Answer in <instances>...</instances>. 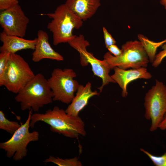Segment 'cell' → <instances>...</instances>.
I'll return each mask as SVG.
<instances>
[{"mask_svg": "<svg viewBox=\"0 0 166 166\" xmlns=\"http://www.w3.org/2000/svg\"><path fill=\"white\" fill-rule=\"evenodd\" d=\"M140 150L146 154L156 166H166V152L160 156H154L143 148Z\"/></svg>", "mask_w": 166, "mask_h": 166, "instance_id": "ffe728a7", "label": "cell"}, {"mask_svg": "<svg viewBox=\"0 0 166 166\" xmlns=\"http://www.w3.org/2000/svg\"><path fill=\"white\" fill-rule=\"evenodd\" d=\"M6 52L0 53V86H1L6 70L10 54Z\"/></svg>", "mask_w": 166, "mask_h": 166, "instance_id": "d6986e66", "label": "cell"}, {"mask_svg": "<svg viewBox=\"0 0 166 166\" xmlns=\"http://www.w3.org/2000/svg\"><path fill=\"white\" fill-rule=\"evenodd\" d=\"M21 126L17 121H10L6 118L4 113L2 110L0 111V129L7 132L11 135Z\"/></svg>", "mask_w": 166, "mask_h": 166, "instance_id": "e0dca14e", "label": "cell"}, {"mask_svg": "<svg viewBox=\"0 0 166 166\" xmlns=\"http://www.w3.org/2000/svg\"><path fill=\"white\" fill-rule=\"evenodd\" d=\"M29 22V18L18 4L0 13L1 26L3 31L8 35L23 38Z\"/></svg>", "mask_w": 166, "mask_h": 166, "instance_id": "30bf717a", "label": "cell"}, {"mask_svg": "<svg viewBox=\"0 0 166 166\" xmlns=\"http://www.w3.org/2000/svg\"><path fill=\"white\" fill-rule=\"evenodd\" d=\"M53 97L48 80L38 73L18 92L14 99L20 103L22 110L38 112L45 105L52 103Z\"/></svg>", "mask_w": 166, "mask_h": 166, "instance_id": "7a4b0ae2", "label": "cell"}, {"mask_svg": "<svg viewBox=\"0 0 166 166\" xmlns=\"http://www.w3.org/2000/svg\"><path fill=\"white\" fill-rule=\"evenodd\" d=\"M144 117L151 120L150 131L156 130L166 114V86L156 79V84L146 93Z\"/></svg>", "mask_w": 166, "mask_h": 166, "instance_id": "ba28073f", "label": "cell"}, {"mask_svg": "<svg viewBox=\"0 0 166 166\" xmlns=\"http://www.w3.org/2000/svg\"><path fill=\"white\" fill-rule=\"evenodd\" d=\"M122 53L118 56L106 53L104 60L111 70L115 67L127 69L146 67L149 62L147 52L139 41L127 42L121 46Z\"/></svg>", "mask_w": 166, "mask_h": 166, "instance_id": "277c9868", "label": "cell"}, {"mask_svg": "<svg viewBox=\"0 0 166 166\" xmlns=\"http://www.w3.org/2000/svg\"><path fill=\"white\" fill-rule=\"evenodd\" d=\"M160 3L161 4L164 6L165 9H166V0H160Z\"/></svg>", "mask_w": 166, "mask_h": 166, "instance_id": "484cf974", "label": "cell"}, {"mask_svg": "<svg viewBox=\"0 0 166 166\" xmlns=\"http://www.w3.org/2000/svg\"><path fill=\"white\" fill-rule=\"evenodd\" d=\"M32 111V109L30 110L25 122L21 123V127L9 140L0 143V148L6 152L8 158L13 157L15 161H20L27 155V146L30 142L37 141L39 139V134L38 131L30 132L29 130Z\"/></svg>", "mask_w": 166, "mask_h": 166, "instance_id": "52a82bcc", "label": "cell"}, {"mask_svg": "<svg viewBox=\"0 0 166 166\" xmlns=\"http://www.w3.org/2000/svg\"><path fill=\"white\" fill-rule=\"evenodd\" d=\"M77 76L71 69L55 68L48 80L53 94V101H59L66 104L70 103L79 84L73 78Z\"/></svg>", "mask_w": 166, "mask_h": 166, "instance_id": "8992f818", "label": "cell"}, {"mask_svg": "<svg viewBox=\"0 0 166 166\" xmlns=\"http://www.w3.org/2000/svg\"><path fill=\"white\" fill-rule=\"evenodd\" d=\"M91 83L88 82L85 86L79 85L76 95L65 110L66 113L71 115L77 117L79 112L88 104L89 99L99 93L97 91L91 90Z\"/></svg>", "mask_w": 166, "mask_h": 166, "instance_id": "5bb4252c", "label": "cell"}, {"mask_svg": "<svg viewBox=\"0 0 166 166\" xmlns=\"http://www.w3.org/2000/svg\"><path fill=\"white\" fill-rule=\"evenodd\" d=\"M164 41L165 42V43H166V39L164 40Z\"/></svg>", "mask_w": 166, "mask_h": 166, "instance_id": "4316f807", "label": "cell"}, {"mask_svg": "<svg viewBox=\"0 0 166 166\" xmlns=\"http://www.w3.org/2000/svg\"><path fill=\"white\" fill-rule=\"evenodd\" d=\"M18 4V0H0L1 11L11 8Z\"/></svg>", "mask_w": 166, "mask_h": 166, "instance_id": "7402d4cb", "label": "cell"}, {"mask_svg": "<svg viewBox=\"0 0 166 166\" xmlns=\"http://www.w3.org/2000/svg\"><path fill=\"white\" fill-rule=\"evenodd\" d=\"M113 69L114 73L111 76L122 89L121 95L124 97L128 95L127 86L130 82L138 79H149L152 77L146 67L127 70L116 66Z\"/></svg>", "mask_w": 166, "mask_h": 166, "instance_id": "8fae6325", "label": "cell"}, {"mask_svg": "<svg viewBox=\"0 0 166 166\" xmlns=\"http://www.w3.org/2000/svg\"><path fill=\"white\" fill-rule=\"evenodd\" d=\"M52 19L47 26L53 34V43L55 45L68 42L75 36L72 31L82 26L83 21L72 12L65 4L58 6L53 13L42 14Z\"/></svg>", "mask_w": 166, "mask_h": 166, "instance_id": "3957f363", "label": "cell"}, {"mask_svg": "<svg viewBox=\"0 0 166 166\" xmlns=\"http://www.w3.org/2000/svg\"><path fill=\"white\" fill-rule=\"evenodd\" d=\"M0 39L2 45L0 47V52L10 53H15L18 51L26 49L34 50L37 38L34 40L26 39L16 36L8 35L3 31L0 34Z\"/></svg>", "mask_w": 166, "mask_h": 166, "instance_id": "4fadbf2b", "label": "cell"}, {"mask_svg": "<svg viewBox=\"0 0 166 166\" xmlns=\"http://www.w3.org/2000/svg\"><path fill=\"white\" fill-rule=\"evenodd\" d=\"M162 47L163 50L156 55L154 60L152 63V65L154 68L158 67L166 57V44L163 45Z\"/></svg>", "mask_w": 166, "mask_h": 166, "instance_id": "44dd1931", "label": "cell"}, {"mask_svg": "<svg viewBox=\"0 0 166 166\" xmlns=\"http://www.w3.org/2000/svg\"><path fill=\"white\" fill-rule=\"evenodd\" d=\"M103 31L106 48H108L111 45L115 44L116 41L105 27L103 28Z\"/></svg>", "mask_w": 166, "mask_h": 166, "instance_id": "603a6c76", "label": "cell"}, {"mask_svg": "<svg viewBox=\"0 0 166 166\" xmlns=\"http://www.w3.org/2000/svg\"><path fill=\"white\" fill-rule=\"evenodd\" d=\"M39 121L49 125L51 131L67 137L77 138L79 135L84 136L86 135L84 122L80 117L69 115L57 106L44 113L32 114L30 127L34 128L35 123Z\"/></svg>", "mask_w": 166, "mask_h": 166, "instance_id": "6da1fadb", "label": "cell"}, {"mask_svg": "<svg viewBox=\"0 0 166 166\" xmlns=\"http://www.w3.org/2000/svg\"><path fill=\"white\" fill-rule=\"evenodd\" d=\"M43 162L45 163L48 162L53 163L59 166H82V164L77 157L69 159H64L50 156Z\"/></svg>", "mask_w": 166, "mask_h": 166, "instance_id": "ac0fdd59", "label": "cell"}, {"mask_svg": "<svg viewBox=\"0 0 166 166\" xmlns=\"http://www.w3.org/2000/svg\"><path fill=\"white\" fill-rule=\"evenodd\" d=\"M35 75L22 57L16 53H10L1 86L17 94Z\"/></svg>", "mask_w": 166, "mask_h": 166, "instance_id": "5b68a950", "label": "cell"}, {"mask_svg": "<svg viewBox=\"0 0 166 166\" xmlns=\"http://www.w3.org/2000/svg\"><path fill=\"white\" fill-rule=\"evenodd\" d=\"M68 43L79 53L81 65L86 66L89 63L94 74L102 79L101 85L97 88L100 90V93L102 91L104 87L109 83H116L109 74L110 69L105 61L104 60H100L97 59L93 54L87 51L86 47L90 44L89 42L85 39L83 35H75Z\"/></svg>", "mask_w": 166, "mask_h": 166, "instance_id": "9c48e42d", "label": "cell"}, {"mask_svg": "<svg viewBox=\"0 0 166 166\" xmlns=\"http://www.w3.org/2000/svg\"><path fill=\"white\" fill-rule=\"evenodd\" d=\"M49 38L46 32L42 30L38 31L37 42L32 54V60L34 62H38L45 59L58 61H63V57L51 47Z\"/></svg>", "mask_w": 166, "mask_h": 166, "instance_id": "7c38bea8", "label": "cell"}, {"mask_svg": "<svg viewBox=\"0 0 166 166\" xmlns=\"http://www.w3.org/2000/svg\"><path fill=\"white\" fill-rule=\"evenodd\" d=\"M107 49L109 52L115 56H118L122 53L121 49H120L115 44L111 45Z\"/></svg>", "mask_w": 166, "mask_h": 166, "instance_id": "cb8c5ba5", "label": "cell"}, {"mask_svg": "<svg viewBox=\"0 0 166 166\" xmlns=\"http://www.w3.org/2000/svg\"><path fill=\"white\" fill-rule=\"evenodd\" d=\"M158 128H159L162 130L166 129V114L164 115L162 121L159 124Z\"/></svg>", "mask_w": 166, "mask_h": 166, "instance_id": "d4e9b609", "label": "cell"}, {"mask_svg": "<svg viewBox=\"0 0 166 166\" xmlns=\"http://www.w3.org/2000/svg\"><path fill=\"white\" fill-rule=\"evenodd\" d=\"M138 37L147 52L149 62L152 63L154 60L157 49L165 43L164 41L155 42L149 40L145 36L140 34L138 35Z\"/></svg>", "mask_w": 166, "mask_h": 166, "instance_id": "2e32d148", "label": "cell"}, {"mask_svg": "<svg viewBox=\"0 0 166 166\" xmlns=\"http://www.w3.org/2000/svg\"><path fill=\"white\" fill-rule=\"evenodd\" d=\"M65 4L83 21L93 16L101 6L100 0H66Z\"/></svg>", "mask_w": 166, "mask_h": 166, "instance_id": "9a60e30c", "label": "cell"}]
</instances>
